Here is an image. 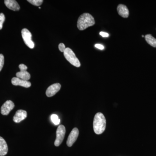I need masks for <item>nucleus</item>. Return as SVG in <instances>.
I'll list each match as a JSON object with an SVG mask.
<instances>
[{
	"instance_id": "nucleus-1",
	"label": "nucleus",
	"mask_w": 156,
	"mask_h": 156,
	"mask_svg": "<svg viewBox=\"0 0 156 156\" xmlns=\"http://www.w3.org/2000/svg\"><path fill=\"white\" fill-rule=\"evenodd\" d=\"M106 119L103 114L98 112L95 114L93 120V130L95 134H100L106 128Z\"/></svg>"
},
{
	"instance_id": "nucleus-2",
	"label": "nucleus",
	"mask_w": 156,
	"mask_h": 156,
	"mask_svg": "<svg viewBox=\"0 0 156 156\" xmlns=\"http://www.w3.org/2000/svg\"><path fill=\"white\" fill-rule=\"evenodd\" d=\"M95 24L94 17L89 13H84L78 18L77 27L80 30H84Z\"/></svg>"
},
{
	"instance_id": "nucleus-3",
	"label": "nucleus",
	"mask_w": 156,
	"mask_h": 156,
	"mask_svg": "<svg viewBox=\"0 0 156 156\" xmlns=\"http://www.w3.org/2000/svg\"><path fill=\"white\" fill-rule=\"evenodd\" d=\"M64 56L68 61L76 67L80 66V62L76 56L75 54L69 48H66L64 52Z\"/></svg>"
},
{
	"instance_id": "nucleus-4",
	"label": "nucleus",
	"mask_w": 156,
	"mask_h": 156,
	"mask_svg": "<svg viewBox=\"0 0 156 156\" xmlns=\"http://www.w3.org/2000/svg\"><path fill=\"white\" fill-rule=\"evenodd\" d=\"M21 34L25 44L30 49H33L34 43L32 40V34L28 30L24 28L21 31Z\"/></svg>"
},
{
	"instance_id": "nucleus-5",
	"label": "nucleus",
	"mask_w": 156,
	"mask_h": 156,
	"mask_svg": "<svg viewBox=\"0 0 156 156\" xmlns=\"http://www.w3.org/2000/svg\"><path fill=\"white\" fill-rule=\"evenodd\" d=\"M66 134L65 127L63 125H60L57 128L56 132V139L54 142L55 146H59L64 139Z\"/></svg>"
},
{
	"instance_id": "nucleus-6",
	"label": "nucleus",
	"mask_w": 156,
	"mask_h": 156,
	"mask_svg": "<svg viewBox=\"0 0 156 156\" xmlns=\"http://www.w3.org/2000/svg\"><path fill=\"white\" fill-rule=\"evenodd\" d=\"M19 68L20 71L16 73L17 77L25 81L29 80L30 78V75L28 72L27 71V66L24 64H21L19 66Z\"/></svg>"
},
{
	"instance_id": "nucleus-7",
	"label": "nucleus",
	"mask_w": 156,
	"mask_h": 156,
	"mask_svg": "<svg viewBox=\"0 0 156 156\" xmlns=\"http://www.w3.org/2000/svg\"><path fill=\"white\" fill-rule=\"evenodd\" d=\"M14 107V104L11 100H8L2 105L1 108V114L4 115H7Z\"/></svg>"
},
{
	"instance_id": "nucleus-8",
	"label": "nucleus",
	"mask_w": 156,
	"mask_h": 156,
	"mask_svg": "<svg viewBox=\"0 0 156 156\" xmlns=\"http://www.w3.org/2000/svg\"><path fill=\"white\" fill-rule=\"evenodd\" d=\"M79 134V131L77 128H75L72 130L69 136L68 137L66 144L68 146L70 147L76 142Z\"/></svg>"
},
{
	"instance_id": "nucleus-9",
	"label": "nucleus",
	"mask_w": 156,
	"mask_h": 156,
	"mask_svg": "<svg viewBox=\"0 0 156 156\" xmlns=\"http://www.w3.org/2000/svg\"><path fill=\"white\" fill-rule=\"evenodd\" d=\"M61 88V85L58 83L53 84L48 87L46 91V94L48 97H51L55 95Z\"/></svg>"
},
{
	"instance_id": "nucleus-10",
	"label": "nucleus",
	"mask_w": 156,
	"mask_h": 156,
	"mask_svg": "<svg viewBox=\"0 0 156 156\" xmlns=\"http://www.w3.org/2000/svg\"><path fill=\"white\" fill-rule=\"evenodd\" d=\"M27 112L23 110H18L13 117V121L14 122L18 123L23 120L25 119L27 117Z\"/></svg>"
},
{
	"instance_id": "nucleus-11",
	"label": "nucleus",
	"mask_w": 156,
	"mask_h": 156,
	"mask_svg": "<svg viewBox=\"0 0 156 156\" xmlns=\"http://www.w3.org/2000/svg\"><path fill=\"white\" fill-rule=\"evenodd\" d=\"M11 83L14 86H21L25 88H29L31 86V84L29 81L24 80L17 77L12 78Z\"/></svg>"
},
{
	"instance_id": "nucleus-12",
	"label": "nucleus",
	"mask_w": 156,
	"mask_h": 156,
	"mask_svg": "<svg viewBox=\"0 0 156 156\" xmlns=\"http://www.w3.org/2000/svg\"><path fill=\"white\" fill-rule=\"evenodd\" d=\"M5 4L6 7L10 10L14 11H18L20 9L19 4L14 0H5Z\"/></svg>"
},
{
	"instance_id": "nucleus-13",
	"label": "nucleus",
	"mask_w": 156,
	"mask_h": 156,
	"mask_svg": "<svg viewBox=\"0 0 156 156\" xmlns=\"http://www.w3.org/2000/svg\"><path fill=\"white\" fill-rule=\"evenodd\" d=\"M117 11L119 15L124 18H127L129 16V10L125 5L122 4L119 5L117 7Z\"/></svg>"
},
{
	"instance_id": "nucleus-14",
	"label": "nucleus",
	"mask_w": 156,
	"mask_h": 156,
	"mask_svg": "<svg viewBox=\"0 0 156 156\" xmlns=\"http://www.w3.org/2000/svg\"><path fill=\"white\" fill-rule=\"evenodd\" d=\"M8 146L5 140L0 136V156L6 155L8 153Z\"/></svg>"
},
{
	"instance_id": "nucleus-15",
	"label": "nucleus",
	"mask_w": 156,
	"mask_h": 156,
	"mask_svg": "<svg viewBox=\"0 0 156 156\" xmlns=\"http://www.w3.org/2000/svg\"><path fill=\"white\" fill-rule=\"evenodd\" d=\"M146 41L152 47L156 48V39L151 34L146 35L145 36Z\"/></svg>"
},
{
	"instance_id": "nucleus-16",
	"label": "nucleus",
	"mask_w": 156,
	"mask_h": 156,
	"mask_svg": "<svg viewBox=\"0 0 156 156\" xmlns=\"http://www.w3.org/2000/svg\"><path fill=\"white\" fill-rule=\"evenodd\" d=\"M51 119L52 122L55 125H58L60 123V119H58V115L53 114L51 115Z\"/></svg>"
},
{
	"instance_id": "nucleus-17",
	"label": "nucleus",
	"mask_w": 156,
	"mask_h": 156,
	"mask_svg": "<svg viewBox=\"0 0 156 156\" xmlns=\"http://www.w3.org/2000/svg\"><path fill=\"white\" fill-rule=\"evenodd\" d=\"M27 2L34 5L39 6L42 5L44 1L43 0H28Z\"/></svg>"
},
{
	"instance_id": "nucleus-18",
	"label": "nucleus",
	"mask_w": 156,
	"mask_h": 156,
	"mask_svg": "<svg viewBox=\"0 0 156 156\" xmlns=\"http://www.w3.org/2000/svg\"><path fill=\"white\" fill-rule=\"evenodd\" d=\"M5 17L3 13L0 14V30H2L3 28V23L5 22Z\"/></svg>"
},
{
	"instance_id": "nucleus-19",
	"label": "nucleus",
	"mask_w": 156,
	"mask_h": 156,
	"mask_svg": "<svg viewBox=\"0 0 156 156\" xmlns=\"http://www.w3.org/2000/svg\"><path fill=\"white\" fill-rule=\"evenodd\" d=\"M4 64V56L3 54H0V72L2 69Z\"/></svg>"
},
{
	"instance_id": "nucleus-20",
	"label": "nucleus",
	"mask_w": 156,
	"mask_h": 156,
	"mask_svg": "<svg viewBox=\"0 0 156 156\" xmlns=\"http://www.w3.org/2000/svg\"><path fill=\"white\" fill-rule=\"evenodd\" d=\"M58 49L59 50L62 52H63L64 53L65 50L66 48L65 46L63 43H60L59 45H58Z\"/></svg>"
},
{
	"instance_id": "nucleus-21",
	"label": "nucleus",
	"mask_w": 156,
	"mask_h": 156,
	"mask_svg": "<svg viewBox=\"0 0 156 156\" xmlns=\"http://www.w3.org/2000/svg\"><path fill=\"white\" fill-rule=\"evenodd\" d=\"M95 48H98V49H99L101 50H103L104 49V47L101 44H96L95 45Z\"/></svg>"
},
{
	"instance_id": "nucleus-22",
	"label": "nucleus",
	"mask_w": 156,
	"mask_h": 156,
	"mask_svg": "<svg viewBox=\"0 0 156 156\" xmlns=\"http://www.w3.org/2000/svg\"><path fill=\"white\" fill-rule=\"evenodd\" d=\"M100 35L102 37H108L109 34L107 33L103 32H100Z\"/></svg>"
},
{
	"instance_id": "nucleus-23",
	"label": "nucleus",
	"mask_w": 156,
	"mask_h": 156,
	"mask_svg": "<svg viewBox=\"0 0 156 156\" xmlns=\"http://www.w3.org/2000/svg\"><path fill=\"white\" fill-rule=\"evenodd\" d=\"M142 37H144V36L142 35Z\"/></svg>"
}]
</instances>
